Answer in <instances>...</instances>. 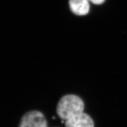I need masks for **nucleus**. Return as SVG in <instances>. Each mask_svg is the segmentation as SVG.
<instances>
[{"label": "nucleus", "mask_w": 127, "mask_h": 127, "mask_svg": "<svg viewBox=\"0 0 127 127\" xmlns=\"http://www.w3.org/2000/svg\"><path fill=\"white\" fill-rule=\"evenodd\" d=\"M69 4L71 10L76 15H86L90 11L88 0H69Z\"/></svg>", "instance_id": "20e7f679"}, {"label": "nucleus", "mask_w": 127, "mask_h": 127, "mask_svg": "<svg viewBox=\"0 0 127 127\" xmlns=\"http://www.w3.org/2000/svg\"><path fill=\"white\" fill-rule=\"evenodd\" d=\"M88 1H91V2H92L95 4L99 5V4H102V3L105 1V0H88Z\"/></svg>", "instance_id": "39448f33"}, {"label": "nucleus", "mask_w": 127, "mask_h": 127, "mask_svg": "<svg viewBox=\"0 0 127 127\" xmlns=\"http://www.w3.org/2000/svg\"><path fill=\"white\" fill-rule=\"evenodd\" d=\"M18 127H48V124L42 112L33 110L26 112L22 117Z\"/></svg>", "instance_id": "f03ea898"}, {"label": "nucleus", "mask_w": 127, "mask_h": 127, "mask_svg": "<svg viewBox=\"0 0 127 127\" xmlns=\"http://www.w3.org/2000/svg\"><path fill=\"white\" fill-rule=\"evenodd\" d=\"M65 127H94L91 117L85 112L77 114L65 121Z\"/></svg>", "instance_id": "7ed1b4c3"}, {"label": "nucleus", "mask_w": 127, "mask_h": 127, "mask_svg": "<svg viewBox=\"0 0 127 127\" xmlns=\"http://www.w3.org/2000/svg\"><path fill=\"white\" fill-rule=\"evenodd\" d=\"M85 105L78 95L68 94L61 97L57 105V114L62 120L65 121L73 116L84 112Z\"/></svg>", "instance_id": "f257e3e1"}]
</instances>
